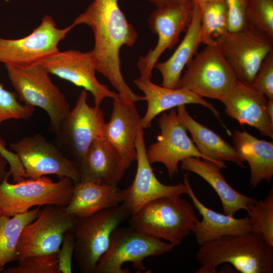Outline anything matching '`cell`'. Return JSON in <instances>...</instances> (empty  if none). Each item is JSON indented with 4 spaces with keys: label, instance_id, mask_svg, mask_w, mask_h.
I'll return each mask as SVG.
<instances>
[{
    "label": "cell",
    "instance_id": "5",
    "mask_svg": "<svg viewBox=\"0 0 273 273\" xmlns=\"http://www.w3.org/2000/svg\"><path fill=\"white\" fill-rule=\"evenodd\" d=\"M130 215L121 203L78 219L72 233L74 256L80 272L95 273L98 261L109 247L113 231Z\"/></svg>",
    "mask_w": 273,
    "mask_h": 273
},
{
    "label": "cell",
    "instance_id": "25",
    "mask_svg": "<svg viewBox=\"0 0 273 273\" xmlns=\"http://www.w3.org/2000/svg\"><path fill=\"white\" fill-rule=\"evenodd\" d=\"M234 147L240 159L250 170V185L257 187L273 176V143L259 140L245 131L236 129L232 135Z\"/></svg>",
    "mask_w": 273,
    "mask_h": 273
},
{
    "label": "cell",
    "instance_id": "35",
    "mask_svg": "<svg viewBox=\"0 0 273 273\" xmlns=\"http://www.w3.org/2000/svg\"><path fill=\"white\" fill-rule=\"evenodd\" d=\"M228 10V31H237L249 27L246 20L248 0H225Z\"/></svg>",
    "mask_w": 273,
    "mask_h": 273
},
{
    "label": "cell",
    "instance_id": "29",
    "mask_svg": "<svg viewBox=\"0 0 273 273\" xmlns=\"http://www.w3.org/2000/svg\"><path fill=\"white\" fill-rule=\"evenodd\" d=\"M201 8V43L206 44L228 31L229 15L225 0L199 6Z\"/></svg>",
    "mask_w": 273,
    "mask_h": 273
},
{
    "label": "cell",
    "instance_id": "37",
    "mask_svg": "<svg viewBox=\"0 0 273 273\" xmlns=\"http://www.w3.org/2000/svg\"><path fill=\"white\" fill-rule=\"evenodd\" d=\"M6 143L0 135V154L7 160L10 166L9 172L13 178V183H17L26 178L25 172L22 162L14 152L8 150Z\"/></svg>",
    "mask_w": 273,
    "mask_h": 273
},
{
    "label": "cell",
    "instance_id": "16",
    "mask_svg": "<svg viewBox=\"0 0 273 273\" xmlns=\"http://www.w3.org/2000/svg\"><path fill=\"white\" fill-rule=\"evenodd\" d=\"M41 64L50 73L89 92L95 105L100 107L104 99L119 98L97 79L95 62L91 51L82 52L76 50L59 51L44 60Z\"/></svg>",
    "mask_w": 273,
    "mask_h": 273
},
{
    "label": "cell",
    "instance_id": "17",
    "mask_svg": "<svg viewBox=\"0 0 273 273\" xmlns=\"http://www.w3.org/2000/svg\"><path fill=\"white\" fill-rule=\"evenodd\" d=\"M143 130L140 131L136 140L137 168L134 179L129 186L121 190L123 196L122 204L131 215L154 200L164 197H180L188 193L184 183L166 185L157 179L147 157Z\"/></svg>",
    "mask_w": 273,
    "mask_h": 273
},
{
    "label": "cell",
    "instance_id": "19",
    "mask_svg": "<svg viewBox=\"0 0 273 273\" xmlns=\"http://www.w3.org/2000/svg\"><path fill=\"white\" fill-rule=\"evenodd\" d=\"M267 99L250 84L237 80L220 100L225 113L241 125L257 129L262 135L273 138V124L266 111Z\"/></svg>",
    "mask_w": 273,
    "mask_h": 273
},
{
    "label": "cell",
    "instance_id": "40",
    "mask_svg": "<svg viewBox=\"0 0 273 273\" xmlns=\"http://www.w3.org/2000/svg\"><path fill=\"white\" fill-rule=\"evenodd\" d=\"M266 111L270 122L273 124V100H267Z\"/></svg>",
    "mask_w": 273,
    "mask_h": 273
},
{
    "label": "cell",
    "instance_id": "10",
    "mask_svg": "<svg viewBox=\"0 0 273 273\" xmlns=\"http://www.w3.org/2000/svg\"><path fill=\"white\" fill-rule=\"evenodd\" d=\"M73 24L57 27L52 16L44 15L40 24L28 35L18 39L0 37V62L18 67L41 64L59 51L58 45Z\"/></svg>",
    "mask_w": 273,
    "mask_h": 273
},
{
    "label": "cell",
    "instance_id": "3",
    "mask_svg": "<svg viewBox=\"0 0 273 273\" xmlns=\"http://www.w3.org/2000/svg\"><path fill=\"white\" fill-rule=\"evenodd\" d=\"M198 220L192 204L180 197H164L145 205L130 215L129 226L175 246L192 233Z\"/></svg>",
    "mask_w": 273,
    "mask_h": 273
},
{
    "label": "cell",
    "instance_id": "4",
    "mask_svg": "<svg viewBox=\"0 0 273 273\" xmlns=\"http://www.w3.org/2000/svg\"><path fill=\"white\" fill-rule=\"evenodd\" d=\"M5 65L19 99L25 105L44 110L49 116L51 129L58 134L70 109L50 73L41 64L26 67Z\"/></svg>",
    "mask_w": 273,
    "mask_h": 273
},
{
    "label": "cell",
    "instance_id": "24",
    "mask_svg": "<svg viewBox=\"0 0 273 273\" xmlns=\"http://www.w3.org/2000/svg\"><path fill=\"white\" fill-rule=\"evenodd\" d=\"M184 170L195 173L204 179L215 190L220 199L223 213L234 216L242 209L246 211L256 200L239 193L226 181L220 168L214 163L197 157H188L180 162Z\"/></svg>",
    "mask_w": 273,
    "mask_h": 273
},
{
    "label": "cell",
    "instance_id": "13",
    "mask_svg": "<svg viewBox=\"0 0 273 273\" xmlns=\"http://www.w3.org/2000/svg\"><path fill=\"white\" fill-rule=\"evenodd\" d=\"M87 98L86 90L83 89L57 134L78 166L93 141L103 136L106 123L100 107L89 106Z\"/></svg>",
    "mask_w": 273,
    "mask_h": 273
},
{
    "label": "cell",
    "instance_id": "33",
    "mask_svg": "<svg viewBox=\"0 0 273 273\" xmlns=\"http://www.w3.org/2000/svg\"><path fill=\"white\" fill-rule=\"evenodd\" d=\"M16 93L6 89L0 83V125L6 120L27 119L31 117L34 107L20 103Z\"/></svg>",
    "mask_w": 273,
    "mask_h": 273
},
{
    "label": "cell",
    "instance_id": "2",
    "mask_svg": "<svg viewBox=\"0 0 273 273\" xmlns=\"http://www.w3.org/2000/svg\"><path fill=\"white\" fill-rule=\"evenodd\" d=\"M196 273H215L221 264H232L242 273H272L273 247L249 233L225 236L201 245L196 254Z\"/></svg>",
    "mask_w": 273,
    "mask_h": 273
},
{
    "label": "cell",
    "instance_id": "34",
    "mask_svg": "<svg viewBox=\"0 0 273 273\" xmlns=\"http://www.w3.org/2000/svg\"><path fill=\"white\" fill-rule=\"evenodd\" d=\"M251 85L267 99L273 100V50L262 61Z\"/></svg>",
    "mask_w": 273,
    "mask_h": 273
},
{
    "label": "cell",
    "instance_id": "8",
    "mask_svg": "<svg viewBox=\"0 0 273 273\" xmlns=\"http://www.w3.org/2000/svg\"><path fill=\"white\" fill-rule=\"evenodd\" d=\"M205 45L186 66L176 88L220 101L237 79L215 40Z\"/></svg>",
    "mask_w": 273,
    "mask_h": 273
},
{
    "label": "cell",
    "instance_id": "18",
    "mask_svg": "<svg viewBox=\"0 0 273 273\" xmlns=\"http://www.w3.org/2000/svg\"><path fill=\"white\" fill-rule=\"evenodd\" d=\"M141 119L135 103L120 98L113 100L111 118L105 123L103 137L117 152L125 170L136 159V140L143 129Z\"/></svg>",
    "mask_w": 273,
    "mask_h": 273
},
{
    "label": "cell",
    "instance_id": "38",
    "mask_svg": "<svg viewBox=\"0 0 273 273\" xmlns=\"http://www.w3.org/2000/svg\"><path fill=\"white\" fill-rule=\"evenodd\" d=\"M157 8H162L167 6L184 4L191 2L192 0H149Z\"/></svg>",
    "mask_w": 273,
    "mask_h": 273
},
{
    "label": "cell",
    "instance_id": "11",
    "mask_svg": "<svg viewBox=\"0 0 273 273\" xmlns=\"http://www.w3.org/2000/svg\"><path fill=\"white\" fill-rule=\"evenodd\" d=\"M215 41L237 80L250 85L263 60L273 50V38L249 27L228 31Z\"/></svg>",
    "mask_w": 273,
    "mask_h": 273
},
{
    "label": "cell",
    "instance_id": "42",
    "mask_svg": "<svg viewBox=\"0 0 273 273\" xmlns=\"http://www.w3.org/2000/svg\"><path fill=\"white\" fill-rule=\"evenodd\" d=\"M1 215H2V213H1V211H0V216H1Z\"/></svg>",
    "mask_w": 273,
    "mask_h": 273
},
{
    "label": "cell",
    "instance_id": "39",
    "mask_svg": "<svg viewBox=\"0 0 273 273\" xmlns=\"http://www.w3.org/2000/svg\"><path fill=\"white\" fill-rule=\"evenodd\" d=\"M8 164L7 160L0 154V183L5 179H8L10 175L9 171H7V169Z\"/></svg>",
    "mask_w": 273,
    "mask_h": 273
},
{
    "label": "cell",
    "instance_id": "41",
    "mask_svg": "<svg viewBox=\"0 0 273 273\" xmlns=\"http://www.w3.org/2000/svg\"><path fill=\"white\" fill-rule=\"evenodd\" d=\"M215 1L217 0H192V2L193 4H196L198 5L199 6H201L205 3Z\"/></svg>",
    "mask_w": 273,
    "mask_h": 273
},
{
    "label": "cell",
    "instance_id": "23",
    "mask_svg": "<svg viewBox=\"0 0 273 273\" xmlns=\"http://www.w3.org/2000/svg\"><path fill=\"white\" fill-rule=\"evenodd\" d=\"M176 112L179 121L190 132L198 150L208 161L220 168L226 167L224 161L245 167L235 147L219 134L194 119L187 112L186 105L177 107Z\"/></svg>",
    "mask_w": 273,
    "mask_h": 273
},
{
    "label": "cell",
    "instance_id": "31",
    "mask_svg": "<svg viewBox=\"0 0 273 273\" xmlns=\"http://www.w3.org/2000/svg\"><path fill=\"white\" fill-rule=\"evenodd\" d=\"M246 20L248 27L273 38V0H248Z\"/></svg>",
    "mask_w": 273,
    "mask_h": 273
},
{
    "label": "cell",
    "instance_id": "22",
    "mask_svg": "<svg viewBox=\"0 0 273 273\" xmlns=\"http://www.w3.org/2000/svg\"><path fill=\"white\" fill-rule=\"evenodd\" d=\"M79 168L80 180L114 186L126 170L119 155L103 136L93 141Z\"/></svg>",
    "mask_w": 273,
    "mask_h": 273
},
{
    "label": "cell",
    "instance_id": "27",
    "mask_svg": "<svg viewBox=\"0 0 273 273\" xmlns=\"http://www.w3.org/2000/svg\"><path fill=\"white\" fill-rule=\"evenodd\" d=\"M201 14L200 6L193 4L191 20L181 42L167 60L155 64L162 77V86L176 88L182 71L197 53L201 44Z\"/></svg>",
    "mask_w": 273,
    "mask_h": 273
},
{
    "label": "cell",
    "instance_id": "12",
    "mask_svg": "<svg viewBox=\"0 0 273 273\" xmlns=\"http://www.w3.org/2000/svg\"><path fill=\"white\" fill-rule=\"evenodd\" d=\"M10 146L22 162L26 178L55 174L69 177L74 183L80 179L78 165L40 134L25 136Z\"/></svg>",
    "mask_w": 273,
    "mask_h": 273
},
{
    "label": "cell",
    "instance_id": "21",
    "mask_svg": "<svg viewBox=\"0 0 273 273\" xmlns=\"http://www.w3.org/2000/svg\"><path fill=\"white\" fill-rule=\"evenodd\" d=\"M188 176V173L184 175V183L188 188V195L192 204L202 217L201 220H198L196 222L192 232L200 246L223 237L251 233V224L248 216L237 218L217 212L204 205L193 190Z\"/></svg>",
    "mask_w": 273,
    "mask_h": 273
},
{
    "label": "cell",
    "instance_id": "26",
    "mask_svg": "<svg viewBox=\"0 0 273 273\" xmlns=\"http://www.w3.org/2000/svg\"><path fill=\"white\" fill-rule=\"evenodd\" d=\"M122 201L121 191L117 186L79 180L74 183L65 209L69 214L80 218L117 206Z\"/></svg>",
    "mask_w": 273,
    "mask_h": 273
},
{
    "label": "cell",
    "instance_id": "15",
    "mask_svg": "<svg viewBox=\"0 0 273 273\" xmlns=\"http://www.w3.org/2000/svg\"><path fill=\"white\" fill-rule=\"evenodd\" d=\"M158 122L160 133L157 141L146 151L151 164H163L168 176L172 178L178 172L179 163L185 159L194 157L208 161L188 136L187 129L178 120L175 110L162 113Z\"/></svg>",
    "mask_w": 273,
    "mask_h": 273
},
{
    "label": "cell",
    "instance_id": "7",
    "mask_svg": "<svg viewBox=\"0 0 273 273\" xmlns=\"http://www.w3.org/2000/svg\"><path fill=\"white\" fill-rule=\"evenodd\" d=\"M175 246L130 226H118L112 233L109 247L98 261L95 273H129L128 269L122 267L126 262L144 270L145 258L169 252Z\"/></svg>",
    "mask_w": 273,
    "mask_h": 273
},
{
    "label": "cell",
    "instance_id": "9",
    "mask_svg": "<svg viewBox=\"0 0 273 273\" xmlns=\"http://www.w3.org/2000/svg\"><path fill=\"white\" fill-rule=\"evenodd\" d=\"M78 218L65 206L47 205L23 230L18 244V260L35 255L58 252L65 234L73 231Z\"/></svg>",
    "mask_w": 273,
    "mask_h": 273
},
{
    "label": "cell",
    "instance_id": "28",
    "mask_svg": "<svg viewBox=\"0 0 273 273\" xmlns=\"http://www.w3.org/2000/svg\"><path fill=\"white\" fill-rule=\"evenodd\" d=\"M40 207L13 216H0V272L5 264L18 260L17 247L21 233L38 216Z\"/></svg>",
    "mask_w": 273,
    "mask_h": 273
},
{
    "label": "cell",
    "instance_id": "6",
    "mask_svg": "<svg viewBox=\"0 0 273 273\" xmlns=\"http://www.w3.org/2000/svg\"><path fill=\"white\" fill-rule=\"evenodd\" d=\"M74 186V181L65 176L60 177L56 182L46 175L12 184L6 179L0 183V211L2 215L13 216L35 206H66L70 202Z\"/></svg>",
    "mask_w": 273,
    "mask_h": 273
},
{
    "label": "cell",
    "instance_id": "1",
    "mask_svg": "<svg viewBox=\"0 0 273 273\" xmlns=\"http://www.w3.org/2000/svg\"><path fill=\"white\" fill-rule=\"evenodd\" d=\"M118 0H94L72 23L85 24L94 32L95 44L91 51L96 71L105 77L116 89L119 98L135 103L144 96L134 93L121 71L120 51L123 46L132 47L138 33L118 4Z\"/></svg>",
    "mask_w": 273,
    "mask_h": 273
},
{
    "label": "cell",
    "instance_id": "20",
    "mask_svg": "<svg viewBox=\"0 0 273 273\" xmlns=\"http://www.w3.org/2000/svg\"><path fill=\"white\" fill-rule=\"evenodd\" d=\"M134 83L144 94L147 109L141 119L143 129L149 128L152 120L164 111L186 104H196L209 109L223 124L217 110L212 104L193 92L186 88H169L153 83L151 79L140 77L133 80Z\"/></svg>",
    "mask_w": 273,
    "mask_h": 273
},
{
    "label": "cell",
    "instance_id": "14",
    "mask_svg": "<svg viewBox=\"0 0 273 273\" xmlns=\"http://www.w3.org/2000/svg\"><path fill=\"white\" fill-rule=\"evenodd\" d=\"M193 2L157 8L149 16L151 31L157 35L155 47L139 58L137 66L140 78L151 79L155 64L163 53L178 41L180 33L187 29L192 15Z\"/></svg>",
    "mask_w": 273,
    "mask_h": 273
},
{
    "label": "cell",
    "instance_id": "36",
    "mask_svg": "<svg viewBox=\"0 0 273 273\" xmlns=\"http://www.w3.org/2000/svg\"><path fill=\"white\" fill-rule=\"evenodd\" d=\"M61 246L58 252L60 272L71 273L72 259L75 248L74 237L72 231H68L65 234Z\"/></svg>",
    "mask_w": 273,
    "mask_h": 273
},
{
    "label": "cell",
    "instance_id": "30",
    "mask_svg": "<svg viewBox=\"0 0 273 273\" xmlns=\"http://www.w3.org/2000/svg\"><path fill=\"white\" fill-rule=\"evenodd\" d=\"M247 212L251 224V233L259 236L273 247L272 189L264 199L250 204Z\"/></svg>",
    "mask_w": 273,
    "mask_h": 273
},
{
    "label": "cell",
    "instance_id": "32",
    "mask_svg": "<svg viewBox=\"0 0 273 273\" xmlns=\"http://www.w3.org/2000/svg\"><path fill=\"white\" fill-rule=\"evenodd\" d=\"M3 273H60L58 253L27 257L17 265L4 269Z\"/></svg>",
    "mask_w": 273,
    "mask_h": 273
}]
</instances>
